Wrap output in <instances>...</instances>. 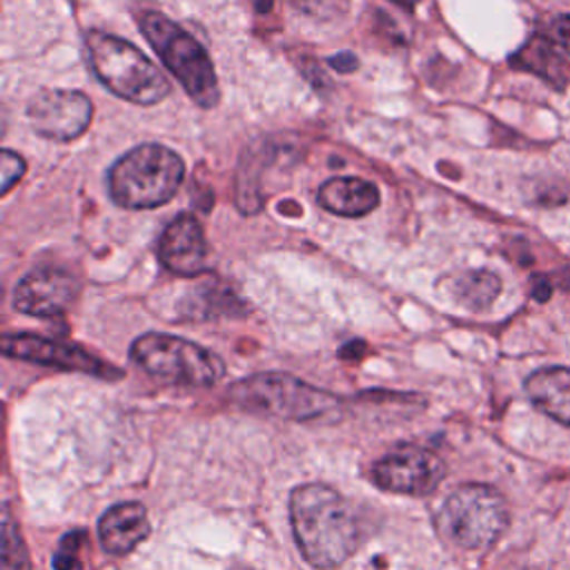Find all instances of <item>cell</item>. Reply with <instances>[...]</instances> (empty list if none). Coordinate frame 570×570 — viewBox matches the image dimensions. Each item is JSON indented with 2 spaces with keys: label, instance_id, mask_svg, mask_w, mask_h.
I'll use <instances>...</instances> for the list:
<instances>
[{
  "label": "cell",
  "instance_id": "obj_14",
  "mask_svg": "<svg viewBox=\"0 0 570 570\" xmlns=\"http://www.w3.org/2000/svg\"><path fill=\"white\" fill-rule=\"evenodd\" d=\"M149 534L147 510L142 503H118L109 508L98 521L100 546L109 554L131 552Z\"/></svg>",
  "mask_w": 570,
  "mask_h": 570
},
{
  "label": "cell",
  "instance_id": "obj_19",
  "mask_svg": "<svg viewBox=\"0 0 570 570\" xmlns=\"http://www.w3.org/2000/svg\"><path fill=\"white\" fill-rule=\"evenodd\" d=\"M0 167H2V169H0V187H2V194H7V191L13 187V183H16L18 178H22L27 165H24L22 156L13 154L11 149H4V151L0 154Z\"/></svg>",
  "mask_w": 570,
  "mask_h": 570
},
{
  "label": "cell",
  "instance_id": "obj_18",
  "mask_svg": "<svg viewBox=\"0 0 570 570\" xmlns=\"http://www.w3.org/2000/svg\"><path fill=\"white\" fill-rule=\"evenodd\" d=\"M2 570H29V554L13 519L2 521Z\"/></svg>",
  "mask_w": 570,
  "mask_h": 570
},
{
  "label": "cell",
  "instance_id": "obj_5",
  "mask_svg": "<svg viewBox=\"0 0 570 570\" xmlns=\"http://www.w3.org/2000/svg\"><path fill=\"white\" fill-rule=\"evenodd\" d=\"M131 361L167 385L207 387L223 379L225 363L207 347L180 336L147 332L129 347Z\"/></svg>",
  "mask_w": 570,
  "mask_h": 570
},
{
  "label": "cell",
  "instance_id": "obj_23",
  "mask_svg": "<svg viewBox=\"0 0 570 570\" xmlns=\"http://www.w3.org/2000/svg\"><path fill=\"white\" fill-rule=\"evenodd\" d=\"M229 570H252V568H247V566H240V563H236V566H232Z\"/></svg>",
  "mask_w": 570,
  "mask_h": 570
},
{
  "label": "cell",
  "instance_id": "obj_8",
  "mask_svg": "<svg viewBox=\"0 0 570 570\" xmlns=\"http://www.w3.org/2000/svg\"><path fill=\"white\" fill-rule=\"evenodd\" d=\"M443 474L441 456L421 445H399L372 465V479L381 490L410 497L430 494Z\"/></svg>",
  "mask_w": 570,
  "mask_h": 570
},
{
  "label": "cell",
  "instance_id": "obj_4",
  "mask_svg": "<svg viewBox=\"0 0 570 570\" xmlns=\"http://www.w3.org/2000/svg\"><path fill=\"white\" fill-rule=\"evenodd\" d=\"M138 24L165 67L178 78L187 96L198 107H214L220 96L218 80L203 45H198L189 31L158 11H142L138 16Z\"/></svg>",
  "mask_w": 570,
  "mask_h": 570
},
{
  "label": "cell",
  "instance_id": "obj_15",
  "mask_svg": "<svg viewBox=\"0 0 570 570\" xmlns=\"http://www.w3.org/2000/svg\"><path fill=\"white\" fill-rule=\"evenodd\" d=\"M318 203L327 212L345 218H358L376 209L379 205V187L370 180L354 176H336L321 185Z\"/></svg>",
  "mask_w": 570,
  "mask_h": 570
},
{
  "label": "cell",
  "instance_id": "obj_13",
  "mask_svg": "<svg viewBox=\"0 0 570 570\" xmlns=\"http://www.w3.org/2000/svg\"><path fill=\"white\" fill-rule=\"evenodd\" d=\"M158 258L165 269L178 276H198L207 269V243L198 218L178 214L160 234Z\"/></svg>",
  "mask_w": 570,
  "mask_h": 570
},
{
  "label": "cell",
  "instance_id": "obj_21",
  "mask_svg": "<svg viewBox=\"0 0 570 570\" xmlns=\"http://www.w3.org/2000/svg\"><path fill=\"white\" fill-rule=\"evenodd\" d=\"M252 4H254V9H256V11L265 13V11H269V9H272L274 0H252Z\"/></svg>",
  "mask_w": 570,
  "mask_h": 570
},
{
  "label": "cell",
  "instance_id": "obj_17",
  "mask_svg": "<svg viewBox=\"0 0 570 570\" xmlns=\"http://www.w3.org/2000/svg\"><path fill=\"white\" fill-rule=\"evenodd\" d=\"M448 294L472 312L488 309L501 292V278L490 269H465L445 278Z\"/></svg>",
  "mask_w": 570,
  "mask_h": 570
},
{
  "label": "cell",
  "instance_id": "obj_2",
  "mask_svg": "<svg viewBox=\"0 0 570 570\" xmlns=\"http://www.w3.org/2000/svg\"><path fill=\"white\" fill-rule=\"evenodd\" d=\"M185 178L183 158L158 142L120 156L109 169V196L127 209H151L171 200Z\"/></svg>",
  "mask_w": 570,
  "mask_h": 570
},
{
  "label": "cell",
  "instance_id": "obj_11",
  "mask_svg": "<svg viewBox=\"0 0 570 570\" xmlns=\"http://www.w3.org/2000/svg\"><path fill=\"white\" fill-rule=\"evenodd\" d=\"M2 352L11 358L31 361L58 370H71V372H85L96 376H120L118 370H114L109 363L100 361L91 352L82 350L73 343H62L56 338H45L38 334H4L2 336Z\"/></svg>",
  "mask_w": 570,
  "mask_h": 570
},
{
  "label": "cell",
  "instance_id": "obj_7",
  "mask_svg": "<svg viewBox=\"0 0 570 570\" xmlns=\"http://www.w3.org/2000/svg\"><path fill=\"white\" fill-rule=\"evenodd\" d=\"M229 396L252 412L289 421L316 419L338 403L330 392L283 372H261L240 379L229 387Z\"/></svg>",
  "mask_w": 570,
  "mask_h": 570
},
{
  "label": "cell",
  "instance_id": "obj_22",
  "mask_svg": "<svg viewBox=\"0 0 570 570\" xmlns=\"http://www.w3.org/2000/svg\"><path fill=\"white\" fill-rule=\"evenodd\" d=\"M394 4H399L401 9H405V11H412L416 4H419V0H392Z\"/></svg>",
  "mask_w": 570,
  "mask_h": 570
},
{
  "label": "cell",
  "instance_id": "obj_9",
  "mask_svg": "<svg viewBox=\"0 0 570 570\" xmlns=\"http://www.w3.org/2000/svg\"><path fill=\"white\" fill-rule=\"evenodd\" d=\"M91 111V100L82 91L42 89L29 100L27 120L38 136L67 142L85 134Z\"/></svg>",
  "mask_w": 570,
  "mask_h": 570
},
{
  "label": "cell",
  "instance_id": "obj_12",
  "mask_svg": "<svg viewBox=\"0 0 570 570\" xmlns=\"http://www.w3.org/2000/svg\"><path fill=\"white\" fill-rule=\"evenodd\" d=\"M80 292L78 278L62 267H38L22 276L13 289V307L29 316L62 314Z\"/></svg>",
  "mask_w": 570,
  "mask_h": 570
},
{
  "label": "cell",
  "instance_id": "obj_3",
  "mask_svg": "<svg viewBox=\"0 0 570 570\" xmlns=\"http://www.w3.org/2000/svg\"><path fill=\"white\" fill-rule=\"evenodd\" d=\"M85 45L91 71L118 98L156 105L171 91L165 73L131 42L94 29L85 36Z\"/></svg>",
  "mask_w": 570,
  "mask_h": 570
},
{
  "label": "cell",
  "instance_id": "obj_1",
  "mask_svg": "<svg viewBox=\"0 0 570 570\" xmlns=\"http://www.w3.org/2000/svg\"><path fill=\"white\" fill-rule=\"evenodd\" d=\"M289 523L301 554L318 570L338 568L358 546L354 508L325 483H305L289 494Z\"/></svg>",
  "mask_w": 570,
  "mask_h": 570
},
{
  "label": "cell",
  "instance_id": "obj_20",
  "mask_svg": "<svg viewBox=\"0 0 570 570\" xmlns=\"http://www.w3.org/2000/svg\"><path fill=\"white\" fill-rule=\"evenodd\" d=\"M330 67L332 69H336L338 73H350V71H354L356 69V65H358V60H356V56L354 53H350V51H341V53H334V56H330Z\"/></svg>",
  "mask_w": 570,
  "mask_h": 570
},
{
  "label": "cell",
  "instance_id": "obj_10",
  "mask_svg": "<svg viewBox=\"0 0 570 570\" xmlns=\"http://www.w3.org/2000/svg\"><path fill=\"white\" fill-rule=\"evenodd\" d=\"M510 67L537 73L557 89L570 80V13L552 18L510 56Z\"/></svg>",
  "mask_w": 570,
  "mask_h": 570
},
{
  "label": "cell",
  "instance_id": "obj_16",
  "mask_svg": "<svg viewBox=\"0 0 570 570\" xmlns=\"http://www.w3.org/2000/svg\"><path fill=\"white\" fill-rule=\"evenodd\" d=\"M525 394L537 410L570 428V367L552 365L532 372L525 379Z\"/></svg>",
  "mask_w": 570,
  "mask_h": 570
},
{
  "label": "cell",
  "instance_id": "obj_6",
  "mask_svg": "<svg viewBox=\"0 0 570 570\" xmlns=\"http://www.w3.org/2000/svg\"><path fill=\"white\" fill-rule=\"evenodd\" d=\"M508 528V503L483 483L456 488L439 512V530L463 550H488Z\"/></svg>",
  "mask_w": 570,
  "mask_h": 570
}]
</instances>
